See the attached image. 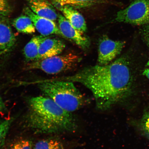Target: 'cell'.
I'll list each match as a JSON object with an SVG mask.
<instances>
[{
	"mask_svg": "<svg viewBox=\"0 0 149 149\" xmlns=\"http://www.w3.org/2000/svg\"><path fill=\"white\" fill-rule=\"evenodd\" d=\"M60 80L79 83L86 87L92 92L97 107L102 111L127 97L132 84L129 61L124 56L107 65L86 67Z\"/></svg>",
	"mask_w": 149,
	"mask_h": 149,
	"instance_id": "1",
	"label": "cell"
},
{
	"mask_svg": "<svg viewBox=\"0 0 149 149\" xmlns=\"http://www.w3.org/2000/svg\"><path fill=\"white\" fill-rule=\"evenodd\" d=\"M28 103L25 124L35 133H56L77 129V121L72 113L62 109L51 98L35 97L29 99Z\"/></svg>",
	"mask_w": 149,
	"mask_h": 149,
	"instance_id": "2",
	"label": "cell"
},
{
	"mask_svg": "<svg viewBox=\"0 0 149 149\" xmlns=\"http://www.w3.org/2000/svg\"><path fill=\"white\" fill-rule=\"evenodd\" d=\"M38 86L45 96L69 112L79 110L86 102L85 97L72 82L52 80L40 83Z\"/></svg>",
	"mask_w": 149,
	"mask_h": 149,
	"instance_id": "3",
	"label": "cell"
},
{
	"mask_svg": "<svg viewBox=\"0 0 149 149\" xmlns=\"http://www.w3.org/2000/svg\"><path fill=\"white\" fill-rule=\"evenodd\" d=\"M81 59L76 54L69 53L33 61L28 64L26 69L40 70L47 74H56L73 69Z\"/></svg>",
	"mask_w": 149,
	"mask_h": 149,
	"instance_id": "4",
	"label": "cell"
},
{
	"mask_svg": "<svg viewBox=\"0 0 149 149\" xmlns=\"http://www.w3.org/2000/svg\"><path fill=\"white\" fill-rule=\"evenodd\" d=\"M113 21L135 25H149V0H135L119 11Z\"/></svg>",
	"mask_w": 149,
	"mask_h": 149,
	"instance_id": "5",
	"label": "cell"
},
{
	"mask_svg": "<svg viewBox=\"0 0 149 149\" xmlns=\"http://www.w3.org/2000/svg\"><path fill=\"white\" fill-rule=\"evenodd\" d=\"M125 45V42L122 41L112 40L106 35L102 36L98 43V65L109 64L120 54Z\"/></svg>",
	"mask_w": 149,
	"mask_h": 149,
	"instance_id": "6",
	"label": "cell"
},
{
	"mask_svg": "<svg viewBox=\"0 0 149 149\" xmlns=\"http://www.w3.org/2000/svg\"><path fill=\"white\" fill-rule=\"evenodd\" d=\"M58 27L64 38L69 39L83 49L88 48L90 45V41L83 33L72 26L69 22L64 16L58 14Z\"/></svg>",
	"mask_w": 149,
	"mask_h": 149,
	"instance_id": "7",
	"label": "cell"
},
{
	"mask_svg": "<svg viewBox=\"0 0 149 149\" xmlns=\"http://www.w3.org/2000/svg\"><path fill=\"white\" fill-rule=\"evenodd\" d=\"M24 11L25 14L30 18L35 29L42 36L55 34L62 36L60 29L55 21L37 15L29 7H25Z\"/></svg>",
	"mask_w": 149,
	"mask_h": 149,
	"instance_id": "8",
	"label": "cell"
},
{
	"mask_svg": "<svg viewBox=\"0 0 149 149\" xmlns=\"http://www.w3.org/2000/svg\"><path fill=\"white\" fill-rule=\"evenodd\" d=\"M5 19L0 18V55H6L12 51L16 41L10 25Z\"/></svg>",
	"mask_w": 149,
	"mask_h": 149,
	"instance_id": "9",
	"label": "cell"
},
{
	"mask_svg": "<svg viewBox=\"0 0 149 149\" xmlns=\"http://www.w3.org/2000/svg\"><path fill=\"white\" fill-rule=\"evenodd\" d=\"M65 48V45L62 41L56 38H48L47 37L40 44L38 57L36 61L59 55Z\"/></svg>",
	"mask_w": 149,
	"mask_h": 149,
	"instance_id": "10",
	"label": "cell"
},
{
	"mask_svg": "<svg viewBox=\"0 0 149 149\" xmlns=\"http://www.w3.org/2000/svg\"><path fill=\"white\" fill-rule=\"evenodd\" d=\"M28 2L29 8L37 15L54 21L58 18V14L53 6L47 0H28Z\"/></svg>",
	"mask_w": 149,
	"mask_h": 149,
	"instance_id": "11",
	"label": "cell"
},
{
	"mask_svg": "<svg viewBox=\"0 0 149 149\" xmlns=\"http://www.w3.org/2000/svg\"><path fill=\"white\" fill-rule=\"evenodd\" d=\"M60 8L63 16L72 26L83 33L86 31V23L82 15L71 6H65Z\"/></svg>",
	"mask_w": 149,
	"mask_h": 149,
	"instance_id": "12",
	"label": "cell"
},
{
	"mask_svg": "<svg viewBox=\"0 0 149 149\" xmlns=\"http://www.w3.org/2000/svg\"><path fill=\"white\" fill-rule=\"evenodd\" d=\"M47 37L42 35L35 36L28 43L24 49V55L27 61L33 62L36 60L40 44Z\"/></svg>",
	"mask_w": 149,
	"mask_h": 149,
	"instance_id": "13",
	"label": "cell"
},
{
	"mask_svg": "<svg viewBox=\"0 0 149 149\" xmlns=\"http://www.w3.org/2000/svg\"><path fill=\"white\" fill-rule=\"evenodd\" d=\"M13 25L19 32L26 34H32L35 31V27L30 18L26 15H22L15 19Z\"/></svg>",
	"mask_w": 149,
	"mask_h": 149,
	"instance_id": "14",
	"label": "cell"
},
{
	"mask_svg": "<svg viewBox=\"0 0 149 149\" xmlns=\"http://www.w3.org/2000/svg\"><path fill=\"white\" fill-rule=\"evenodd\" d=\"M103 0H53L61 7L68 6L75 8L88 7L102 2Z\"/></svg>",
	"mask_w": 149,
	"mask_h": 149,
	"instance_id": "15",
	"label": "cell"
},
{
	"mask_svg": "<svg viewBox=\"0 0 149 149\" xmlns=\"http://www.w3.org/2000/svg\"><path fill=\"white\" fill-rule=\"evenodd\" d=\"M62 143L58 139L53 138L39 141L34 145L33 149H63Z\"/></svg>",
	"mask_w": 149,
	"mask_h": 149,
	"instance_id": "16",
	"label": "cell"
},
{
	"mask_svg": "<svg viewBox=\"0 0 149 149\" xmlns=\"http://www.w3.org/2000/svg\"><path fill=\"white\" fill-rule=\"evenodd\" d=\"M14 120L11 118L0 122V149H2L10 126Z\"/></svg>",
	"mask_w": 149,
	"mask_h": 149,
	"instance_id": "17",
	"label": "cell"
},
{
	"mask_svg": "<svg viewBox=\"0 0 149 149\" xmlns=\"http://www.w3.org/2000/svg\"><path fill=\"white\" fill-rule=\"evenodd\" d=\"M9 149H33L32 141L27 139H20L11 145Z\"/></svg>",
	"mask_w": 149,
	"mask_h": 149,
	"instance_id": "18",
	"label": "cell"
},
{
	"mask_svg": "<svg viewBox=\"0 0 149 149\" xmlns=\"http://www.w3.org/2000/svg\"><path fill=\"white\" fill-rule=\"evenodd\" d=\"M12 8L8 0H0V18H3L9 15Z\"/></svg>",
	"mask_w": 149,
	"mask_h": 149,
	"instance_id": "19",
	"label": "cell"
},
{
	"mask_svg": "<svg viewBox=\"0 0 149 149\" xmlns=\"http://www.w3.org/2000/svg\"><path fill=\"white\" fill-rule=\"evenodd\" d=\"M143 34L149 50V25L145 26L143 30ZM143 74L149 80V59L143 72Z\"/></svg>",
	"mask_w": 149,
	"mask_h": 149,
	"instance_id": "20",
	"label": "cell"
},
{
	"mask_svg": "<svg viewBox=\"0 0 149 149\" xmlns=\"http://www.w3.org/2000/svg\"><path fill=\"white\" fill-rule=\"evenodd\" d=\"M143 130L149 135V112L144 115L142 121Z\"/></svg>",
	"mask_w": 149,
	"mask_h": 149,
	"instance_id": "21",
	"label": "cell"
},
{
	"mask_svg": "<svg viewBox=\"0 0 149 149\" xmlns=\"http://www.w3.org/2000/svg\"><path fill=\"white\" fill-rule=\"evenodd\" d=\"M6 111V107L4 102L3 101L2 98L0 96V113H5Z\"/></svg>",
	"mask_w": 149,
	"mask_h": 149,
	"instance_id": "22",
	"label": "cell"
}]
</instances>
